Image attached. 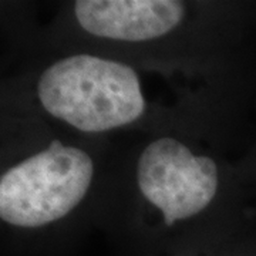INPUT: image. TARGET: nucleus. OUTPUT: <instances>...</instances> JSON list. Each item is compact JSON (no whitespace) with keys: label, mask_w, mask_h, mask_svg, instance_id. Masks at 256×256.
Segmentation results:
<instances>
[{"label":"nucleus","mask_w":256,"mask_h":256,"mask_svg":"<svg viewBox=\"0 0 256 256\" xmlns=\"http://www.w3.org/2000/svg\"><path fill=\"white\" fill-rule=\"evenodd\" d=\"M37 92L52 116L84 132L127 126L146 110L137 73L127 64L90 54L50 66Z\"/></svg>","instance_id":"f257e3e1"},{"label":"nucleus","mask_w":256,"mask_h":256,"mask_svg":"<svg viewBox=\"0 0 256 256\" xmlns=\"http://www.w3.org/2000/svg\"><path fill=\"white\" fill-rule=\"evenodd\" d=\"M92 174L94 164L86 151L53 141L2 175L0 216L20 228L62 220L86 196Z\"/></svg>","instance_id":"f03ea898"},{"label":"nucleus","mask_w":256,"mask_h":256,"mask_svg":"<svg viewBox=\"0 0 256 256\" xmlns=\"http://www.w3.org/2000/svg\"><path fill=\"white\" fill-rule=\"evenodd\" d=\"M74 13L80 26L94 36L144 42L176 28L184 6L174 0H78Z\"/></svg>","instance_id":"20e7f679"},{"label":"nucleus","mask_w":256,"mask_h":256,"mask_svg":"<svg viewBox=\"0 0 256 256\" xmlns=\"http://www.w3.org/2000/svg\"><path fill=\"white\" fill-rule=\"evenodd\" d=\"M138 186L162 212L166 225L204 210L218 190V166L210 156H195L174 138L152 141L140 156Z\"/></svg>","instance_id":"7ed1b4c3"}]
</instances>
